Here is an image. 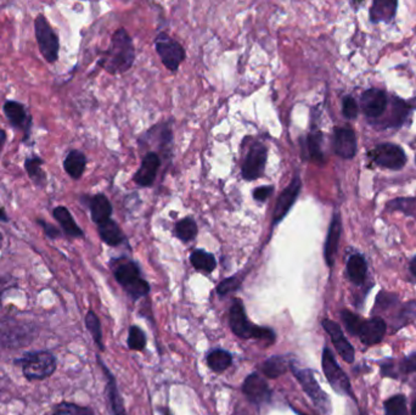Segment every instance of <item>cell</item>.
<instances>
[{
	"label": "cell",
	"instance_id": "1",
	"mask_svg": "<svg viewBox=\"0 0 416 415\" xmlns=\"http://www.w3.org/2000/svg\"><path fill=\"white\" fill-rule=\"evenodd\" d=\"M133 41L124 28H119L113 33L111 45L105 53L102 65L107 72L117 75L128 71L134 63Z\"/></svg>",
	"mask_w": 416,
	"mask_h": 415
},
{
	"label": "cell",
	"instance_id": "2",
	"mask_svg": "<svg viewBox=\"0 0 416 415\" xmlns=\"http://www.w3.org/2000/svg\"><path fill=\"white\" fill-rule=\"evenodd\" d=\"M229 324L235 335L244 339H258L273 344L275 341L274 331L252 324L246 317L245 309L240 300H235L230 309Z\"/></svg>",
	"mask_w": 416,
	"mask_h": 415
},
{
	"label": "cell",
	"instance_id": "3",
	"mask_svg": "<svg viewBox=\"0 0 416 415\" xmlns=\"http://www.w3.org/2000/svg\"><path fill=\"white\" fill-rule=\"evenodd\" d=\"M21 366L22 373L28 381H37L51 377L56 370V358L51 352H28L15 361Z\"/></svg>",
	"mask_w": 416,
	"mask_h": 415
},
{
	"label": "cell",
	"instance_id": "4",
	"mask_svg": "<svg viewBox=\"0 0 416 415\" xmlns=\"http://www.w3.org/2000/svg\"><path fill=\"white\" fill-rule=\"evenodd\" d=\"M113 269L116 280L133 300L149 293L150 285L141 278L139 267L134 262L118 260L113 262Z\"/></svg>",
	"mask_w": 416,
	"mask_h": 415
},
{
	"label": "cell",
	"instance_id": "5",
	"mask_svg": "<svg viewBox=\"0 0 416 415\" xmlns=\"http://www.w3.org/2000/svg\"><path fill=\"white\" fill-rule=\"evenodd\" d=\"M291 369L294 372V378L299 380L302 389L305 391V394L310 396V399L314 402V405L324 413L329 415L331 413V401L327 394L323 391L319 383L315 379L314 373L310 369H302L296 366H291Z\"/></svg>",
	"mask_w": 416,
	"mask_h": 415
},
{
	"label": "cell",
	"instance_id": "6",
	"mask_svg": "<svg viewBox=\"0 0 416 415\" xmlns=\"http://www.w3.org/2000/svg\"><path fill=\"white\" fill-rule=\"evenodd\" d=\"M36 38L41 53L50 64L55 63L59 58L60 43L53 27L50 26L48 20L43 15H38L36 21Z\"/></svg>",
	"mask_w": 416,
	"mask_h": 415
},
{
	"label": "cell",
	"instance_id": "7",
	"mask_svg": "<svg viewBox=\"0 0 416 415\" xmlns=\"http://www.w3.org/2000/svg\"><path fill=\"white\" fill-rule=\"evenodd\" d=\"M323 370L325 374L327 381L331 385V388L336 391L337 394H346L351 396L354 399L351 381L347 377L346 373L342 370V368L338 366L335 357L329 348H324L323 351Z\"/></svg>",
	"mask_w": 416,
	"mask_h": 415
},
{
	"label": "cell",
	"instance_id": "8",
	"mask_svg": "<svg viewBox=\"0 0 416 415\" xmlns=\"http://www.w3.org/2000/svg\"><path fill=\"white\" fill-rule=\"evenodd\" d=\"M156 49L162 63L170 71L176 72L185 58V52L179 43L172 39L167 33H160L156 39Z\"/></svg>",
	"mask_w": 416,
	"mask_h": 415
},
{
	"label": "cell",
	"instance_id": "9",
	"mask_svg": "<svg viewBox=\"0 0 416 415\" xmlns=\"http://www.w3.org/2000/svg\"><path fill=\"white\" fill-rule=\"evenodd\" d=\"M369 156L375 164L390 170H400L406 162L404 151L397 145H379L369 153Z\"/></svg>",
	"mask_w": 416,
	"mask_h": 415
},
{
	"label": "cell",
	"instance_id": "10",
	"mask_svg": "<svg viewBox=\"0 0 416 415\" xmlns=\"http://www.w3.org/2000/svg\"><path fill=\"white\" fill-rule=\"evenodd\" d=\"M267 154L268 150L264 145L252 146L242 166V177L246 181H255L263 176L267 164Z\"/></svg>",
	"mask_w": 416,
	"mask_h": 415
},
{
	"label": "cell",
	"instance_id": "11",
	"mask_svg": "<svg viewBox=\"0 0 416 415\" xmlns=\"http://www.w3.org/2000/svg\"><path fill=\"white\" fill-rule=\"evenodd\" d=\"M242 391L247 399L253 405H261L269 402L272 392L267 381L258 374H251L244 383Z\"/></svg>",
	"mask_w": 416,
	"mask_h": 415
},
{
	"label": "cell",
	"instance_id": "12",
	"mask_svg": "<svg viewBox=\"0 0 416 415\" xmlns=\"http://www.w3.org/2000/svg\"><path fill=\"white\" fill-rule=\"evenodd\" d=\"M323 326L326 333L330 335L331 341L338 352V355L342 357V359L345 362L352 364L354 362V348L349 344V341L347 340L341 326L330 319L323 320Z\"/></svg>",
	"mask_w": 416,
	"mask_h": 415
},
{
	"label": "cell",
	"instance_id": "13",
	"mask_svg": "<svg viewBox=\"0 0 416 415\" xmlns=\"http://www.w3.org/2000/svg\"><path fill=\"white\" fill-rule=\"evenodd\" d=\"M301 187H302V183H301L299 177H294L292 181L290 183V186L281 192V195L277 199V206L274 210L273 223H279L280 221H283L286 217L288 211L294 206V201L299 197Z\"/></svg>",
	"mask_w": 416,
	"mask_h": 415
},
{
	"label": "cell",
	"instance_id": "14",
	"mask_svg": "<svg viewBox=\"0 0 416 415\" xmlns=\"http://www.w3.org/2000/svg\"><path fill=\"white\" fill-rule=\"evenodd\" d=\"M334 150L342 159H352L357 153V139L351 128H336Z\"/></svg>",
	"mask_w": 416,
	"mask_h": 415
},
{
	"label": "cell",
	"instance_id": "15",
	"mask_svg": "<svg viewBox=\"0 0 416 415\" xmlns=\"http://www.w3.org/2000/svg\"><path fill=\"white\" fill-rule=\"evenodd\" d=\"M387 331V325L382 318L373 317L371 319L364 320L359 331V337L364 345L373 346L380 344Z\"/></svg>",
	"mask_w": 416,
	"mask_h": 415
},
{
	"label": "cell",
	"instance_id": "16",
	"mask_svg": "<svg viewBox=\"0 0 416 415\" xmlns=\"http://www.w3.org/2000/svg\"><path fill=\"white\" fill-rule=\"evenodd\" d=\"M360 106L368 117H380L387 106L386 94L380 89H369L362 96Z\"/></svg>",
	"mask_w": 416,
	"mask_h": 415
},
{
	"label": "cell",
	"instance_id": "17",
	"mask_svg": "<svg viewBox=\"0 0 416 415\" xmlns=\"http://www.w3.org/2000/svg\"><path fill=\"white\" fill-rule=\"evenodd\" d=\"M160 168V157L155 153H150L144 157L138 172L134 176V181L139 187H151Z\"/></svg>",
	"mask_w": 416,
	"mask_h": 415
},
{
	"label": "cell",
	"instance_id": "18",
	"mask_svg": "<svg viewBox=\"0 0 416 415\" xmlns=\"http://www.w3.org/2000/svg\"><path fill=\"white\" fill-rule=\"evenodd\" d=\"M341 218L337 213H335L334 217H332V221H331L329 234L326 238L325 249H324L325 261L329 267L334 266L337 254V247H338V241H340V236H341Z\"/></svg>",
	"mask_w": 416,
	"mask_h": 415
},
{
	"label": "cell",
	"instance_id": "19",
	"mask_svg": "<svg viewBox=\"0 0 416 415\" xmlns=\"http://www.w3.org/2000/svg\"><path fill=\"white\" fill-rule=\"evenodd\" d=\"M4 112L12 127L20 128L26 131V134L30 133L31 118L27 116L26 110L22 104L17 102H6L4 105Z\"/></svg>",
	"mask_w": 416,
	"mask_h": 415
},
{
	"label": "cell",
	"instance_id": "20",
	"mask_svg": "<svg viewBox=\"0 0 416 415\" xmlns=\"http://www.w3.org/2000/svg\"><path fill=\"white\" fill-rule=\"evenodd\" d=\"M91 212L93 222L99 225L111 219L113 205L105 195L97 194L91 200Z\"/></svg>",
	"mask_w": 416,
	"mask_h": 415
},
{
	"label": "cell",
	"instance_id": "21",
	"mask_svg": "<svg viewBox=\"0 0 416 415\" xmlns=\"http://www.w3.org/2000/svg\"><path fill=\"white\" fill-rule=\"evenodd\" d=\"M100 366H102V370H104V373L106 375L107 379V397H108V402H110V408H111V412H113V415H127L126 414V410H124V407H123L122 399H121V396H119V392H118L117 385H116V380L113 377V374L108 372V369L105 367V364L104 363L100 362Z\"/></svg>",
	"mask_w": 416,
	"mask_h": 415
},
{
	"label": "cell",
	"instance_id": "22",
	"mask_svg": "<svg viewBox=\"0 0 416 415\" xmlns=\"http://www.w3.org/2000/svg\"><path fill=\"white\" fill-rule=\"evenodd\" d=\"M54 218L59 222L61 228L64 229L65 234L69 238H82L83 230L77 225L72 214L66 208H56L53 211Z\"/></svg>",
	"mask_w": 416,
	"mask_h": 415
},
{
	"label": "cell",
	"instance_id": "23",
	"mask_svg": "<svg viewBox=\"0 0 416 415\" xmlns=\"http://www.w3.org/2000/svg\"><path fill=\"white\" fill-rule=\"evenodd\" d=\"M97 230L102 241L106 243L107 245L118 246L124 239L122 230L113 219H108L106 222L99 224Z\"/></svg>",
	"mask_w": 416,
	"mask_h": 415
},
{
	"label": "cell",
	"instance_id": "24",
	"mask_svg": "<svg viewBox=\"0 0 416 415\" xmlns=\"http://www.w3.org/2000/svg\"><path fill=\"white\" fill-rule=\"evenodd\" d=\"M367 271H368V266H367V262L364 260L363 256H351V258L347 263V273H348L351 282L356 285L363 284L365 277H367Z\"/></svg>",
	"mask_w": 416,
	"mask_h": 415
},
{
	"label": "cell",
	"instance_id": "25",
	"mask_svg": "<svg viewBox=\"0 0 416 415\" xmlns=\"http://www.w3.org/2000/svg\"><path fill=\"white\" fill-rule=\"evenodd\" d=\"M86 159L84 154L78 150L71 151L65 159V170L69 173L73 179H78L84 173L86 170Z\"/></svg>",
	"mask_w": 416,
	"mask_h": 415
},
{
	"label": "cell",
	"instance_id": "26",
	"mask_svg": "<svg viewBox=\"0 0 416 415\" xmlns=\"http://www.w3.org/2000/svg\"><path fill=\"white\" fill-rule=\"evenodd\" d=\"M395 9H397L395 1L378 0L373 3V8L370 10V19L373 22L391 21V19L395 16Z\"/></svg>",
	"mask_w": 416,
	"mask_h": 415
},
{
	"label": "cell",
	"instance_id": "27",
	"mask_svg": "<svg viewBox=\"0 0 416 415\" xmlns=\"http://www.w3.org/2000/svg\"><path fill=\"white\" fill-rule=\"evenodd\" d=\"M288 366H290V363L286 357L274 356L264 363L262 370L268 378L275 379L286 373L288 370Z\"/></svg>",
	"mask_w": 416,
	"mask_h": 415
},
{
	"label": "cell",
	"instance_id": "28",
	"mask_svg": "<svg viewBox=\"0 0 416 415\" xmlns=\"http://www.w3.org/2000/svg\"><path fill=\"white\" fill-rule=\"evenodd\" d=\"M42 165H43V161L41 160L39 157H30L25 162V168H26L30 178L34 181V184L37 187L44 188V186L47 184V176L42 170Z\"/></svg>",
	"mask_w": 416,
	"mask_h": 415
},
{
	"label": "cell",
	"instance_id": "29",
	"mask_svg": "<svg viewBox=\"0 0 416 415\" xmlns=\"http://www.w3.org/2000/svg\"><path fill=\"white\" fill-rule=\"evenodd\" d=\"M233 358L229 352L223 350H216L212 351L207 357L208 367L211 368L216 373H222L231 366Z\"/></svg>",
	"mask_w": 416,
	"mask_h": 415
},
{
	"label": "cell",
	"instance_id": "30",
	"mask_svg": "<svg viewBox=\"0 0 416 415\" xmlns=\"http://www.w3.org/2000/svg\"><path fill=\"white\" fill-rule=\"evenodd\" d=\"M190 261H192V266L195 267L198 271H206V273L213 271L214 268L217 266L214 256L203 250L194 251L190 256Z\"/></svg>",
	"mask_w": 416,
	"mask_h": 415
},
{
	"label": "cell",
	"instance_id": "31",
	"mask_svg": "<svg viewBox=\"0 0 416 415\" xmlns=\"http://www.w3.org/2000/svg\"><path fill=\"white\" fill-rule=\"evenodd\" d=\"M45 415H94V413L88 407H82L69 402H61Z\"/></svg>",
	"mask_w": 416,
	"mask_h": 415
},
{
	"label": "cell",
	"instance_id": "32",
	"mask_svg": "<svg viewBox=\"0 0 416 415\" xmlns=\"http://www.w3.org/2000/svg\"><path fill=\"white\" fill-rule=\"evenodd\" d=\"M384 415H408L404 394H395L384 402Z\"/></svg>",
	"mask_w": 416,
	"mask_h": 415
},
{
	"label": "cell",
	"instance_id": "33",
	"mask_svg": "<svg viewBox=\"0 0 416 415\" xmlns=\"http://www.w3.org/2000/svg\"><path fill=\"white\" fill-rule=\"evenodd\" d=\"M176 234L182 241H192L198 235V225L194 219H182L176 223Z\"/></svg>",
	"mask_w": 416,
	"mask_h": 415
},
{
	"label": "cell",
	"instance_id": "34",
	"mask_svg": "<svg viewBox=\"0 0 416 415\" xmlns=\"http://www.w3.org/2000/svg\"><path fill=\"white\" fill-rule=\"evenodd\" d=\"M86 329L91 333L93 339L95 341L96 345L102 351L104 350V344H102V324H100V320L97 318V315L93 311H89L86 313Z\"/></svg>",
	"mask_w": 416,
	"mask_h": 415
},
{
	"label": "cell",
	"instance_id": "35",
	"mask_svg": "<svg viewBox=\"0 0 416 415\" xmlns=\"http://www.w3.org/2000/svg\"><path fill=\"white\" fill-rule=\"evenodd\" d=\"M321 133L310 134V137L307 139V149H308V155H310V160L321 164L324 161V155L321 151Z\"/></svg>",
	"mask_w": 416,
	"mask_h": 415
},
{
	"label": "cell",
	"instance_id": "36",
	"mask_svg": "<svg viewBox=\"0 0 416 415\" xmlns=\"http://www.w3.org/2000/svg\"><path fill=\"white\" fill-rule=\"evenodd\" d=\"M416 318V302L411 301L409 304H404L402 309L400 311V313L397 315V319L393 323V328L395 330L403 328L404 325L409 324L411 320H414Z\"/></svg>",
	"mask_w": 416,
	"mask_h": 415
},
{
	"label": "cell",
	"instance_id": "37",
	"mask_svg": "<svg viewBox=\"0 0 416 415\" xmlns=\"http://www.w3.org/2000/svg\"><path fill=\"white\" fill-rule=\"evenodd\" d=\"M341 317L342 320H343V324L346 326L347 331L351 335H359V331H360V328L363 325L364 320L362 318H359L357 314L352 313L349 311H342Z\"/></svg>",
	"mask_w": 416,
	"mask_h": 415
},
{
	"label": "cell",
	"instance_id": "38",
	"mask_svg": "<svg viewBox=\"0 0 416 415\" xmlns=\"http://www.w3.org/2000/svg\"><path fill=\"white\" fill-rule=\"evenodd\" d=\"M145 345H146V337H145L143 330L137 325L130 326L128 337L129 348L134 351H141V350H144Z\"/></svg>",
	"mask_w": 416,
	"mask_h": 415
},
{
	"label": "cell",
	"instance_id": "39",
	"mask_svg": "<svg viewBox=\"0 0 416 415\" xmlns=\"http://www.w3.org/2000/svg\"><path fill=\"white\" fill-rule=\"evenodd\" d=\"M240 287V278H228V279L223 280V282H220L218 287H217V293H218L220 296H224L227 293H233L235 290H238Z\"/></svg>",
	"mask_w": 416,
	"mask_h": 415
},
{
	"label": "cell",
	"instance_id": "40",
	"mask_svg": "<svg viewBox=\"0 0 416 415\" xmlns=\"http://www.w3.org/2000/svg\"><path fill=\"white\" fill-rule=\"evenodd\" d=\"M398 367V374L400 375H409L416 372V353H411V356L406 357Z\"/></svg>",
	"mask_w": 416,
	"mask_h": 415
},
{
	"label": "cell",
	"instance_id": "41",
	"mask_svg": "<svg viewBox=\"0 0 416 415\" xmlns=\"http://www.w3.org/2000/svg\"><path fill=\"white\" fill-rule=\"evenodd\" d=\"M342 112L345 117L354 120L358 116V105L352 96H346L342 104Z\"/></svg>",
	"mask_w": 416,
	"mask_h": 415
},
{
	"label": "cell",
	"instance_id": "42",
	"mask_svg": "<svg viewBox=\"0 0 416 415\" xmlns=\"http://www.w3.org/2000/svg\"><path fill=\"white\" fill-rule=\"evenodd\" d=\"M381 374L389 378H400L397 363L393 359H384V362L381 363Z\"/></svg>",
	"mask_w": 416,
	"mask_h": 415
},
{
	"label": "cell",
	"instance_id": "43",
	"mask_svg": "<svg viewBox=\"0 0 416 415\" xmlns=\"http://www.w3.org/2000/svg\"><path fill=\"white\" fill-rule=\"evenodd\" d=\"M274 192V188L273 187H261L257 188L256 190L253 192V197L256 199L257 201H266L268 197L272 195Z\"/></svg>",
	"mask_w": 416,
	"mask_h": 415
},
{
	"label": "cell",
	"instance_id": "44",
	"mask_svg": "<svg viewBox=\"0 0 416 415\" xmlns=\"http://www.w3.org/2000/svg\"><path fill=\"white\" fill-rule=\"evenodd\" d=\"M39 223L43 227L44 230H45V234L48 235L50 239H55V238H59L60 236V230L56 228V227H54L53 224L45 223L43 221H39Z\"/></svg>",
	"mask_w": 416,
	"mask_h": 415
},
{
	"label": "cell",
	"instance_id": "45",
	"mask_svg": "<svg viewBox=\"0 0 416 415\" xmlns=\"http://www.w3.org/2000/svg\"><path fill=\"white\" fill-rule=\"evenodd\" d=\"M6 142V134L3 129H0V154H1V150H3V146L5 144Z\"/></svg>",
	"mask_w": 416,
	"mask_h": 415
},
{
	"label": "cell",
	"instance_id": "46",
	"mask_svg": "<svg viewBox=\"0 0 416 415\" xmlns=\"http://www.w3.org/2000/svg\"><path fill=\"white\" fill-rule=\"evenodd\" d=\"M411 274H413V277L416 279V256L411 260Z\"/></svg>",
	"mask_w": 416,
	"mask_h": 415
},
{
	"label": "cell",
	"instance_id": "47",
	"mask_svg": "<svg viewBox=\"0 0 416 415\" xmlns=\"http://www.w3.org/2000/svg\"><path fill=\"white\" fill-rule=\"evenodd\" d=\"M0 221L8 222V216H6L5 212L1 208H0Z\"/></svg>",
	"mask_w": 416,
	"mask_h": 415
},
{
	"label": "cell",
	"instance_id": "48",
	"mask_svg": "<svg viewBox=\"0 0 416 415\" xmlns=\"http://www.w3.org/2000/svg\"><path fill=\"white\" fill-rule=\"evenodd\" d=\"M411 415H416V399L413 403V407H411Z\"/></svg>",
	"mask_w": 416,
	"mask_h": 415
},
{
	"label": "cell",
	"instance_id": "49",
	"mask_svg": "<svg viewBox=\"0 0 416 415\" xmlns=\"http://www.w3.org/2000/svg\"><path fill=\"white\" fill-rule=\"evenodd\" d=\"M360 415H369V414H368V413H367V410H360Z\"/></svg>",
	"mask_w": 416,
	"mask_h": 415
},
{
	"label": "cell",
	"instance_id": "50",
	"mask_svg": "<svg viewBox=\"0 0 416 415\" xmlns=\"http://www.w3.org/2000/svg\"><path fill=\"white\" fill-rule=\"evenodd\" d=\"M1 245H3V235L0 234V249H1Z\"/></svg>",
	"mask_w": 416,
	"mask_h": 415
},
{
	"label": "cell",
	"instance_id": "51",
	"mask_svg": "<svg viewBox=\"0 0 416 415\" xmlns=\"http://www.w3.org/2000/svg\"><path fill=\"white\" fill-rule=\"evenodd\" d=\"M236 415H238V414H236Z\"/></svg>",
	"mask_w": 416,
	"mask_h": 415
}]
</instances>
